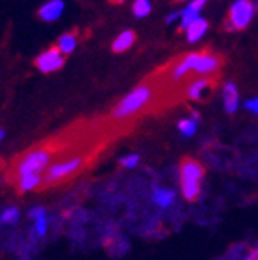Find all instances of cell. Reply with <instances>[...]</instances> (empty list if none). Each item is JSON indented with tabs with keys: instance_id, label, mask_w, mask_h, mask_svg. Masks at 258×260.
<instances>
[{
	"instance_id": "cell-18",
	"label": "cell",
	"mask_w": 258,
	"mask_h": 260,
	"mask_svg": "<svg viewBox=\"0 0 258 260\" xmlns=\"http://www.w3.org/2000/svg\"><path fill=\"white\" fill-rule=\"evenodd\" d=\"M76 48V37L75 34H65L59 38V45H57V49L60 51L62 54H70L73 53Z\"/></svg>"
},
{
	"instance_id": "cell-21",
	"label": "cell",
	"mask_w": 258,
	"mask_h": 260,
	"mask_svg": "<svg viewBox=\"0 0 258 260\" xmlns=\"http://www.w3.org/2000/svg\"><path fill=\"white\" fill-rule=\"evenodd\" d=\"M139 162V155L138 154H128L125 157L121 159V165L125 168H135Z\"/></svg>"
},
{
	"instance_id": "cell-9",
	"label": "cell",
	"mask_w": 258,
	"mask_h": 260,
	"mask_svg": "<svg viewBox=\"0 0 258 260\" xmlns=\"http://www.w3.org/2000/svg\"><path fill=\"white\" fill-rule=\"evenodd\" d=\"M222 102L224 108L228 114H233L239 107V90L235 83H225L222 89Z\"/></svg>"
},
{
	"instance_id": "cell-8",
	"label": "cell",
	"mask_w": 258,
	"mask_h": 260,
	"mask_svg": "<svg viewBox=\"0 0 258 260\" xmlns=\"http://www.w3.org/2000/svg\"><path fill=\"white\" fill-rule=\"evenodd\" d=\"M204 5H206L204 0H193V2H190L186 8L180 10V19H179L180 29L186 30L193 21H195L197 18H200V13H201Z\"/></svg>"
},
{
	"instance_id": "cell-22",
	"label": "cell",
	"mask_w": 258,
	"mask_h": 260,
	"mask_svg": "<svg viewBox=\"0 0 258 260\" xmlns=\"http://www.w3.org/2000/svg\"><path fill=\"white\" fill-rule=\"evenodd\" d=\"M35 232H36L40 237H45V235H46V232H48V222H46V219H45V217L35 220Z\"/></svg>"
},
{
	"instance_id": "cell-12",
	"label": "cell",
	"mask_w": 258,
	"mask_h": 260,
	"mask_svg": "<svg viewBox=\"0 0 258 260\" xmlns=\"http://www.w3.org/2000/svg\"><path fill=\"white\" fill-rule=\"evenodd\" d=\"M197 57H198V53H190L180 60L173 69V80L177 81V80H180V78H184L189 72H193V65H195Z\"/></svg>"
},
{
	"instance_id": "cell-19",
	"label": "cell",
	"mask_w": 258,
	"mask_h": 260,
	"mask_svg": "<svg viewBox=\"0 0 258 260\" xmlns=\"http://www.w3.org/2000/svg\"><path fill=\"white\" fill-rule=\"evenodd\" d=\"M19 210L18 208H7V210L0 214V225H13L19 220Z\"/></svg>"
},
{
	"instance_id": "cell-17",
	"label": "cell",
	"mask_w": 258,
	"mask_h": 260,
	"mask_svg": "<svg viewBox=\"0 0 258 260\" xmlns=\"http://www.w3.org/2000/svg\"><path fill=\"white\" fill-rule=\"evenodd\" d=\"M42 183L40 175H25L18 179V190L19 192H29L35 187H38Z\"/></svg>"
},
{
	"instance_id": "cell-16",
	"label": "cell",
	"mask_w": 258,
	"mask_h": 260,
	"mask_svg": "<svg viewBox=\"0 0 258 260\" xmlns=\"http://www.w3.org/2000/svg\"><path fill=\"white\" fill-rule=\"evenodd\" d=\"M177 128H179V132L182 134V137H186V138L193 137L197 134V128H198L197 116H193V118H182L177 122Z\"/></svg>"
},
{
	"instance_id": "cell-13",
	"label": "cell",
	"mask_w": 258,
	"mask_h": 260,
	"mask_svg": "<svg viewBox=\"0 0 258 260\" xmlns=\"http://www.w3.org/2000/svg\"><path fill=\"white\" fill-rule=\"evenodd\" d=\"M136 40V35L132 30H124L116 37V40L113 42V51L114 53H125L127 49H130Z\"/></svg>"
},
{
	"instance_id": "cell-7",
	"label": "cell",
	"mask_w": 258,
	"mask_h": 260,
	"mask_svg": "<svg viewBox=\"0 0 258 260\" xmlns=\"http://www.w3.org/2000/svg\"><path fill=\"white\" fill-rule=\"evenodd\" d=\"M218 67H220V59L217 56L208 54V53H198L195 65H193V72L200 75H208V73L215 72Z\"/></svg>"
},
{
	"instance_id": "cell-26",
	"label": "cell",
	"mask_w": 258,
	"mask_h": 260,
	"mask_svg": "<svg viewBox=\"0 0 258 260\" xmlns=\"http://www.w3.org/2000/svg\"><path fill=\"white\" fill-rule=\"evenodd\" d=\"M246 260H258V249L252 251V252L249 254V257H247Z\"/></svg>"
},
{
	"instance_id": "cell-27",
	"label": "cell",
	"mask_w": 258,
	"mask_h": 260,
	"mask_svg": "<svg viewBox=\"0 0 258 260\" xmlns=\"http://www.w3.org/2000/svg\"><path fill=\"white\" fill-rule=\"evenodd\" d=\"M4 137H5V132H4V130H2V128H0V141H2V140H4Z\"/></svg>"
},
{
	"instance_id": "cell-20",
	"label": "cell",
	"mask_w": 258,
	"mask_h": 260,
	"mask_svg": "<svg viewBox=\"0 0 258 260\" xmlns=\"http://www.w3.org/2000/svg\"><path fill=\"white\" fill-rule=\"evenodd\" d=\"M132 11L136 18H146L152 11V4L149 2V0H136L132 7Z\"/></svg>"
},
{
	"instance_id": "cell-3",
	"label": "cell",
	"mask_w": 258,
	"mask_h": 260,
	"mask_svg": "<svg viewBox=\"0 0 258 260\" xmlns=\"http://www.w3.org/2000/svg\"><path fill=\"white\" fill-rule=\"evenodd\" d=\"M255 16V5L249 0H236L231 5L228 19H227V27L230 30H242L252 22Z\"/></svg>"
},
{
	"instance_id": "cell-5",
	"label": "cell",
	"mask_w": 258,
	"mask_h": 260,
	"mask_svg": "<svg viewBox=\"0 0 258 260\" xmlns=\"http://www.w3.org/2000/svg\"><path fill=\"white\" fill-rule=\"evenodd\" d=\"M83 165V157H73L67 162H60V164H54L51 165L48 170H46V175H45V183L46 184H53V183H57V181L67 178L73 173H76L81 168Z\"/></svg>"
},
{
	"instance_id": "cell-25",
	"label": "cell",
	"mask_w": 258,
	"mask_h": 260,
	"mask_svg": "<svg viewBox=\"0 0 258 260\" xmlns=\"http://www.w3.org/2000/svg\"><path fill=\"white\" fill-rule=\"evenodd\" d=\"M177 19H180V11H173V13H170V15H168V18H166V22L171 24V22H174Z\"/></svg>"
},
{
	"instance_id": "cell-23",
	"label": "cell",
	"mask_w": 258,
	"mask_h": 260,
	"mask_svg": "<svg viewBox=\"0 0 258 260\" xmlns=\"http://www.w3.org/2000/svg\"><path fill=\"white\" fill-rule=\"evenodd\" d=\"M244 108L258 116V97H252V99L246 100V103H244Z\"/></svg>"
},
{
	"instance_id": "cell-14",
	"label": "cell",
	"mask_w": 258,
	"mask_h": 260,
	"mask_svg": "<svg viewBox=\"0 0 258 260\" xmlns=\"http://www.w3.org/2000/svg\"><path fill=\"white\" fill-rule=\"evenodd\" d=\"M176 193L171 189H165V187H156L152 192V200L156 205L160 208H168L174 203Z\"/></svg>"
},
{
	"instance_id": "cell-2",
	"label": "cell",
	"mask_w": 258,
	"mask_h": 260,
	"mask_svg": "<svg viewBox=\"0 0 258 260\" xmlns=\"http://www.w3.org/2000/svg\"><path fill=\"white\" fill-rule=\"evenodd\" d=\"M152 97V89L146 84L135 87L132 92H128L113 111L114 119H125L128 116L138 113L144 105H148Z\"/></svg>"
},
{
	"instance_id": "cell-1",
	"label": "cell",
	"mask_w": 258,
	"mask_h": 260,
	"mask_svg": "<svg viewBox=\"0 0 258 260\" xmlns=\"http://www.w3.org/2000/svg\"><path fill=\"white\" fill-rule=\"evenodd\" d=\"M203 176H204V168L197 160L186 159L180 164V190H182L186 200L193 202L198 199Z\"/></svg>"
},
{
	"instance_id": "cell-6",
	"label": "cell",
	"mask_w": 258,
	"mask_h": 260,
	"mask_svg": "<svg viewBox=\"0 0 258 260\" xmlns=\"http://www.w3.org/2000/svg\"><path fill=\"white\" fill-rule=\"evenodd\" d=\"M63 63H65V59H63L62 53L57 48H51V49L45 51V53L42 56H38V59L35 60L36 69L43 73L56 72L63 67Z\"/></svg>"
},
{
	"instance_id": "cell-15",
	"label": "cell",
	"mask_w": 258,
	"mask_h": 260,
	"mask_svg": "<svg viewBox=\"0 0 258 260\" xmlns=\"http://www.w3.org/2000/svg\"><path fill=\"white\" fill-rule=\"evenodd\" d=\"M209 89V80H206V78H201V80H197L193 81L189 89H187V97L190 100H201L206 90Z\"/></svg>"
},
{
	"instance_id": "cell-10",
	"label": "cell",
	"mask_w": 258,
	"mask_h": 260,
	"mask_svg": "<svg viewBox=\"0 0 258 260\" xmlns=\"http://www.w3.org/2000/svg\"><path fill=\"white\" fill-rule=\"evenodd\" d=\"M209 29V22L206 21L204 18H197L195 21H193L189 27L186 29V38L189 43H197L200 42L201 38L206 35V32H208Z\"/></svg>"
},
{
	"instance_id": "cell-11",
	"label": "cell",
	"mask_w": 258,
	"mask_h": 260,
	"mask_svg": "<svg viewBox=\"0 0 258 260\" xmlns=\"http://www.w3.org/2000/svg\"><path fill=\"white\" fill-rule=\"evenodd\" d=\"M63 8H65V4H63L62 0H53V2L45 4L38 10V16L43 21H56L62 15Z\"/></svg>"
},
{
	"instance_id": "cell-24",
	"label": "cell",
	"mask_w": 258,
	"mask_h": 260,
	"mask_svg": "<svg viewBox=\"0 0 258 260\" xmlns=\"http://www.w3.org/2000/svg\"><path fill=\"white\" fill-rule=\"evenodd\" d=\"M29 216H30L33 220H38V219L45 217V208H42V206H36V208H33V210H30Z\"/></svg>"
},
{
	"instance_id": "cell-4",
	"label": "cell",
	"mask_w": 258,
	"mask_h": 260,
	"mask_svg": "<svg viewBox=\"0 0 258 260\" xmlns=\"http://www.w3.org/2000/svg\"><path fill=\"white\" fill-rule=\"evenodd\" d=\"M51 160V154L45 149H36L29 152L25 157L18 164L16 175L18 178L25 175H40L43 170H46Z\"/></svg>"
}]
</instances>
